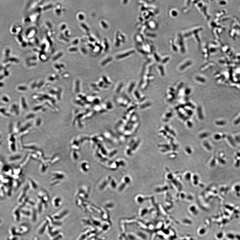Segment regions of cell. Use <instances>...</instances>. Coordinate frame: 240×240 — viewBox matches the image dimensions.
Listing matches in <instances>:
<instances>
[{
    "label": "cell",
    "mask_w": 240,
    "mask_h": 240,
    "mask_svg": "<svg viewBox=\"0 0 240 240\" xmlns=\"http://www.w3.org/2000/svg\"><path fill=\"white\" fill-rule=\"evenodd\" d=\"M48 222L47 221H45L44 222V223L43 224V225H41L38 231V233H39L41 235L44 232L45 230V227L47 226Z\"/></svg>",
    "instance_id": "cell-2"
},
{
    "label": "cell",
    "mask_w": 240,
    "mask_h": 240,
    "mask_svg": "<svg viewBox=\"0 0 240 240\" xmlns=\"http://www.w3.org/2000/svg\"><path fill=\"white\" fill-rule=\"evenodd\" d=\"M67 213V212L66 210H63L57 213V215H54V218L55 219H60L63 218Z\"/></svg>",
    "instance_id": "cell-1"
}]
</instances>
